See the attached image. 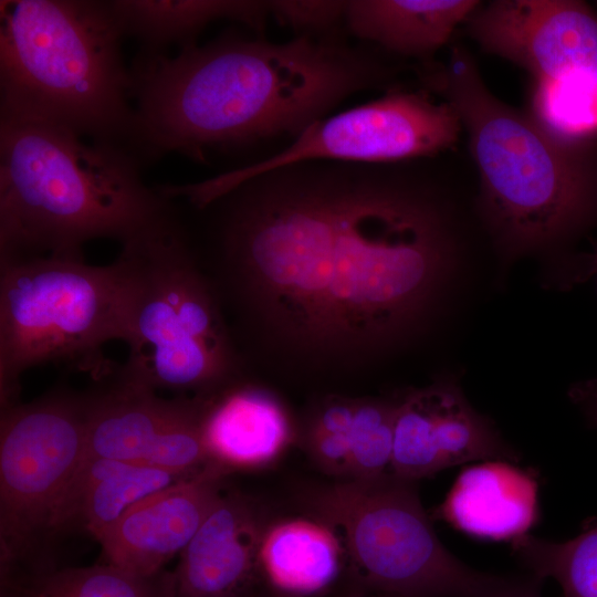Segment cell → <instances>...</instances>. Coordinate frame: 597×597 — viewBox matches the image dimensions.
I'll return each mask as SVG.
<instances>
[{"label":"cell","mask_w":597,"mask_h":597,"mask_svg":"<svg viewBox=\"0 0 597 597\" xmlns=\"http://www.w3.org/2000/svg\"><path fill=\"white\" fill-rule=\"evenodd\" d=\"M433 158L301 163L203 208L197 258L222 310L307 362H360L409 336L458 251Z\"/></svg>","instance_id":"6da1fadb"},{"label":"cell","mask_w":597,"mask_h":597,"mask_svg":"<svg viewBox=\"0 0 597 597\" xmlns=\"http://www.w3.org/2000/svg\"><path fill=\"white\" fill-rule=\"evenodd\" d=\"M394 71L333 34L282 43L226 34L175 57L153 51L132 70L130 138L149 155L200 160L208 149L296 136L350 95L386 84Z\"/></svg>","instance_id":"7a4b0ae2"},{"label":"cell","mask_w":597,"mask_h":597,"mask_svg":"<svg viewBox=\"0 0 597 597\" xmlns=\"http://www.w3.org/2000/svg\"><path fill=\"white\" fill-rule=\"evenodd\" d=\"M419 66L422 90L460 117L479 176L476 212L505 261L562 249L597 227V139L558 136L501 101L462 44Z\"/></svg>","instance_id":"3957f363"},{"label":"cell","mask_w":597,"mask_h":597,"mask_svg":"<svg viewBox=\"0 0 597 597\" xmlns=\"http://www.w3.org/2000/svg\"><path fill=\"white\" fill-rule=\"evenodd\" d=\"M176 210L119 145L45 124L0 125V260L84 259L90 240L122 244Z\"/></svg>","instance_id":"277c9868"},{"label":"cell","mask_w":597,"mask_h":597,"mask_svg":"<svg viewBox=\"0 0 597 597\" xmlns=\"http://www.w3.org/2000/svg\"><path fill=\"white\" fill-rule=\"evenodd\" d=\"M123 35L109 1L2 0L1 122L57 126L115 145L130 138Z\"/></svg>","instance_id":"5b68a950"},{"label":"cell","mask_w":597,"mask_h":597,"mask_svg":"<svg viewBox=\"0 0 597 597\" xmlns=\"http://www.w3.org/2000/svg\"><path fill=\"white\" fill-rule=\"evenodd\" d=\"M117 259L126 280L125 377L190 397L239 379L224 312L176 212L124 243Z\"/></svg>","instance_id":"8992f818"},{"label":"cell","mask_w":597,"mask_h":597,"mask_svg":"<svg viewBox=\"0 0 597 597\" xmlns=\"http://www.w3.org/2000/svg\"><path fill=\"white\" fill-rule=\"evenodd\" d=\"M126 280L118 259L0 260V407L19 402L30 368L64 364L94 380L115 367L103 346L124 341Z\"/></svg>","instance_id":"52a82bcc"},{"label":"cell","mask_w":597,"mask_h":597,"mask_svg":"<svg viewBox=\"0 0 597 597\" xmlns=\"http://www.w3.org/2000/svg\"><path fill=\"white\" fill-rule=\"evenodd\" d=\"M416 482L386 474L316 489L308 504L339 531L345 552L366 585L394 597H522L541 580L479 572L441 543Z\"/></svg>","instance_id":"ba28073f"},{"label":"cell","mask_w":597,"mask_h":597,"mask_svg":"<svg viewBox=\"0 0 597 597\" xmlns=\"http://www.w3.org/2000/svg\"><path fill=\"white\" fill-rule=\"evenodd\" d=\"M85 394L64 387L1 408V578L43 574L54 509L85 457Z\"/></svg>","instance_id":"9c48e42d"},{"label":"cell","mask_w":597,"mask_h":597,"mask_svg":"<svg viewBox=\"0 0 597 597\" xmlns=\"http://www.w3.org/2000/svg\"><path fill=\"white\" fill-rule=\"evenodd\" d=\"M463 130L457 111L425 90L392 88L384 96L312 123L279 153L213 178L167 185L201 210L247 180L310 161L359 164L433 158L455 146Z\"/></svg>","instance_id":"30bf717a"},{"label":"cell","mask_w":597,"mask_h":597,"mask_svg":"<svg viewBox=\"0 0 597 597\" xmlns=\"http://www.w3.org/2000/svg\"><path fill=\"white\" fill-rule=\"evenodd\" d=\"M480 49L533 81H597V12L577 0H492L464 21Z\"/></svg>","instance_id":"8fae6325"},{"label":"cell","mask_w":597,"mask_h":597,"mask_svg":"<svg viewBox=\"0 0 597 597\" xmlns=\"http://www.w3.org/2000/svg\"><path fill=\"white\" fill-rule=\"evenodd\" d=\"M492 421L469 404L458 380L443 377L396 399L391 474L417 482L475 460L517 461Z\"/></svg>","instance_id":"7c38bea8"},{"label":"cell","mask_w":597,"mask_h":597,"mask_svg":"<svg viewBox=\"0 0 597 597\" xmlns=\"http://www.w3.org/2000/svg\"><path fill=\"white\" fill-rule=\"evenodd\" d=\"M228 474L209 462L137 502L98 541L106 563L140 576L163 572L195 536L224 490Z\"/></svg>","instance_id":"4fadbf2b"},{"label":"cell","mask_w":597,"mask_h":597,"mask_svg":"<svg viewBox=\"0 0 597 597\" xmlns=\"http://www.w3.org/2000/svg\"><path fill=\"white\" fill-rule=\"evenodd\" d=\"M268 525L252 498L224 489L179 554L171 572L174 597H244L259 572Z\"/></svg>","instance_id":"5bb4252c"},{"label":"cell","mask_w":597,"mask_h":597,"mask_svg":"<svg viewBox=\"0 0 597 597\" xmlns=\"http://www.w3.org/2000/svg\"><path fill=\"white\" fill-rule=\"evenodd\" d=\"M202 398V437L209 462L229 473L266 468L293 441L285 407L263 388L237 379Z\"/></svg>","instance_id":"9a60e30c"},{"label":"cell","mask_w":597,"mask_h":597,"mask_svg":"<svg viewBox=\"0 0 597 597\" xmlns=\"http://www.w3.org/2000/svg\"><path fill=\"white\" fill-rule=\"evenodd\" d=\"M85 394V457L142 462L161 432L182 417L193 397L163 398L118 368Z\"/></svg>","instance_id":"2e32d148"},{"label":"cell","mask_w":597,"mask_h":597,"mask_svg":"<svg viewBox=\"0 0 597 597\" xmlns=\"http://www.w3.org/2000/svg\"><path fill=\"white\" fill-rule=\"evenodd\" d=\"M437 514L474 537L513 541L538 519V484L510 461L488 460L459 474Z\"/></svg>","instance_id":"e0dca14e"},{"label":"cell","mask_w":597,"mask_h":597,"mask_svg":"<svg viewBox=\"0 0 597 597\" xmlns=\"http://www.w3.org/2000/svg\"><path fill=\"white\" fill-rule=\"evenodd\" d=\"M186 478L140 462L84 458L54 509L51 536L81 531L98 542L137 502Z\"/></svg>","instance_id":"ac0fdd59"},{"label":"cell","mask_w":597,"mask_h":597,"mask_svg":"<svg viewBox=\"0 0 597 597\" xmlns=\"http://www.w3.org/2000/svg\"><path fill=\"white\" fill-rule=\"evenodd\" d=\"M475 0H350L345 24L389 54L426 63L478 7Z\"/></svg>","instance_id":"d6986e66"},{"label":"cell","mask_w":597,"mask_h":597,"mask_svg":"<svg viewBox=\"0 0 597 597\" xmlns=\"http://www.w3.org/2000/svg\"><path fill=\"white\" fill-rule=\"evenodd\" d=\"M342 538L317 519L269 524L259 548V572L276 590L310 596L326 589L342 565Z\"/></svg>","instance_id":"ffe728a7"},{"label":"cell","mask_w":597,"mask_h":597,"mask_svg":"<svg viewBox=\"0 0 597 597\" xmlns=\"http://www.w3.org/2000/svg\"><path fill=\"white\" fill-rule=\"evenodd\" d=\"M109 4L124 34L155 49L170 43L181 49L193 45L210 22L223 19L260 32L270 15L269 1L259 0H116Z\"/></svg>","instance_id":"44dd1931"},{"label":"cell","mask_w":597,"mask_h":597,"mask_svg":"<svg viewBox=\"0 0 597 597\" xmlns=\"http://www.w3.org/2000/svg\"><path fill=\"white\" fill-rule=\"evenodd\" d=\"M512 551L537 579L554 578L564 597H597V522L565 542L519 536Z\"/></svg>","instance_id":"7402d4cb"},{"label":"cell","mask_w":597,"mask_h":597,"mask_svg":"<svg viewBox=\"0 0 597 597\" xmlns=\"http://www.w3.org/2000/svg\"><path fill=\"white\" fill-rule=\"evenodd\" d=\"M17 583L30 597H174L171 572L140 576L107 563L55 568Z\"/></svg>","instance_id":"603a6c76"},{"label":"cell","mask_w":597,"mask_h":597,"mask_svg":"<svg viewBox=\"0 0 597 597\" xmlns=\"http://www.w3.org/2000/svg\"><path fill=\"white\" fill-rule=\"evenodd\" d=\"M527 112L558 136L597 139V81H532Z\"/></svg>","instance_id":"cb8c5ba5"},{"label":"cell","mask_w":597,"mask_h":597,"mask_svg":"<svg viewBox=\"0 0 597 597\" xmlns=\"http://www.w3.org/2000/svg\"><path fill=\"white\" fill-rule=\"evenodd\" d=\"M395 412L396 399L356 398L349 479L374 480L388 474L394 449Z\"/></svg>","instance_id":"d4e9b609"},{"label":"cell","mask_w":597,"mask_h":597,"mask_svg":"<svg viewBox=\"0 0 597 597\" xmlns=\"http://www.w3.org/2000/svg\"><path fill=\"white\" fill-rule=\"evenodd\" d=\"M356 398L329 396L315 408L305 429V444L325 473L350 476V432Z\"/></svg>","instance_id":"484cf974"},{"label":"cell","mask_w":597,"mask_h":597,"mask_svg":"<svg viewBox=\"0 0 597 597\" xmlns=\"http://www.w3.org/2000/svg\"><path fill=\"white\" fill-rule=\"evenodd\" d=\"M270 15L297 35H323L345 20L347 1L341 0H272Z\"/></svg>","instance_id":"4316f807"},{"label":"cell","mask_w":597,"mask_h":597,"mask_svg":"<svg viewBox=\"0 0 597 597\" xmlns=\"http://www.w3.org/2000/svg\"><path fill=\"white\" fill-rule=\"evenodd\" d=\"M568 396L587 421L597 427V377L574 384L568 390Z\"/></svg>","instance_id":"83f0119b"},{"label":"cell","mask_w":597,"mask_h":597,"mask_svg":"<svg viewBox=\"0 0 597 597\" xmlns=\"http://www.w3.org/2000/svg\"><path fill=\"white\" fill-rule=\"evenodd\" d=\"M591 252L575 254L573 258V273L575 283L585 281L591 274L597 273V242L591 241Z\"/></svg>","instance_id":"f1b7e54d"},{"label":"cell","mask_w":597,"mask_h":597,"mask_svg":"<svg viewBox=\"0 0 597 597\" xmlns=\"http://www.w3.org/2000/svg\"><path fill=\"white\" fill-rule=\"evenodd\" d=\"M1 597H30L25 588L17 583L11 580L1 582Z\"/></svg>","instance_id":"f546056e"},{"label":"cell","mask_w":597,"mask_h":597,"mask_svg":"<svg viewBox=\"0 0 597 597\" xmlns=\"http://www.w3.org/2000/svg\"><path fill=\"white\" fill-rule=\"evenodd\" d=\"M522 597H542V596H541V591L536 590L534 593H531V594L522 596Z\"/></svg>","instance_id":"4dcf8cb0"}]
</instances>
